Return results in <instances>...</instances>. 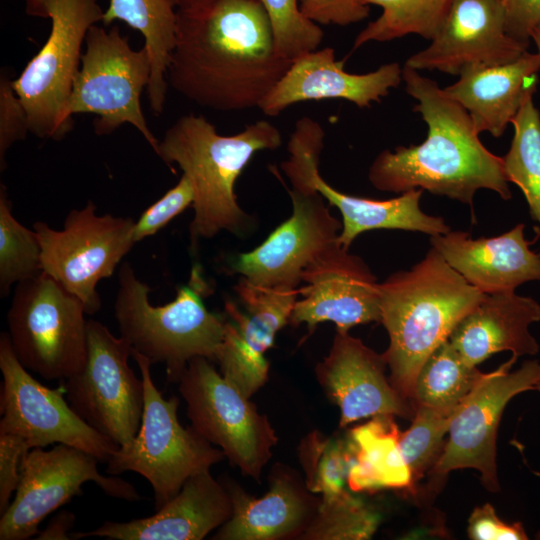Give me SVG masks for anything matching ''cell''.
Segmentation results:
<instances>
[{"label": "cell", "mask_w": 540, "mask_h": 540, "mask_svg": "<svg viewBox=\"0 0 540 540\" xmlns=\"http://www.w3.org/2000/svg\"><path fill=\"white\" fill-rule=\"evenodd\" d=\"M399 436L393 416L373 417L350 431L347 485L352 491L413 489V476L402 455Z\"/></svg>", "instance_id": "83f0119b"}, {"label": "cell", "mask_w": 540, "mask_h": 540, "mask_svg": "<svg viewBox=\"0 0 540 540\" xmlns=\"http://www.w3.org/2000/svg\"><path fill=\"white\" fill-rule=\"evenodd\" d=\"M85 306L53 277L40 272L17 284L7 314L19 362L45 380H66L87 359Z\"/></svg>", "instance_id": "ba28073f"}, {"label": "cell", "mask_w": 540, "mask_h": 540, "mask_svg": "<svg viewBox=\"0 0 540 540\" xmlns=\"http://www.w3.org/2000/svg\"><path fill=\"white\" fill-rule=\"evenodd\" d=\"M528 47L506 32L501 0H453L431 44L405 66L459 76L469 68L512 62Z\"/></svg>", "instance_id": "ffe728a7"}, {"label": "cell", "mask_w": 540, "mask_h": 540, "mask_svg": "<svg viewBox=\"0 0 540 540\" xmlns=\"http://www.w3.org/2000/svg\"><path fill=\"white\" fill-rule=\"evenodd\" d=\"M88 351L83 368L65 380L72 409L119 447L136 436L144 410V385L128 364L131 345L104 324L87 321Z\"/></svg>", "instance_id": "4fadbf2b"}, {"label": "cell", "mask_w": 540, "mask_h": 540, "mask_svg": "<svg viewBox=\"0 0 540 540\" xmlns=\"http://www.w3.org/2000/svg\"><path fill=\"white\" fill-rule=\"evenodd\" d=\"M515 357L489 372L486 379L455 411L448 439L431 472L443 477L453 470L471 468L480 473L488 491L497 492V430L507 403L516 395L534 390L540 380V363L526 360L510 371Z\"/></svg>", "instance_id": "2e32d148"}, {"label": "cell", "mask_w": 540, "mask_h": 540, "mask_svg": "<svg viewBox=\"0 0 540 540\" xmlns=\"http://www.w3.org/2000/svg\"><path fill=\"white\" fill-rule=\"evenodd\" d=\"M178 389L193 429L219 446L242 474L259 481L278 441L268 418L205 357L188 362Z\"/></svg>", "instance_id": "30bf717a"}, {"label": "cell", "mask_w": 540, "mask_h": 540, "mask_svg": "<svg viewBox=\"0 0 540 540\" xmlns=\"http://www.w3.org/2000/svg\"><path fill=\"white\" fill-rule=\"evenodd\" d=\"M245 312L225 302L226 319L222 344L215 362L221 374L250 398L266 382L269 363L264 353L276 334L290 322L299 289L266 288L244 278L234 286Z\"/></svg>", "instance_id": "ac0fdd59"}, {"label": "cell", "mask_w": 540, "mask_h": 540, "mask_svg": "<svg viewBox=\"0 0 540 540\" xmlns=\"http://www.w3.org/2000/svg\"><path fill=\"white\" fill-rule=\"evenodd\" d=\"M378 522L377 514L345 489L321 498L314 519L299 539H368L377 529Z\"/></svg>", "instance_id": "836d02e7"}, {"label": "cell", "mask_w": 540, "mask_h": 540, "mask_svg": "<svg viewBox=\"0 0 540 540\" xmlns=\"http://www.w3.org/2000/svg\"><path fill=\"white\" fill-rule=\"evenodd\" d=\"M290 324L313 330L333 322L337 331L349 332L360 324L380 322L379 283L367 264L339 242L328 248L302 275Z\"/></svg>", "instance_id": "d6986e66"}, {"label": "cell", "mask_w": 540, "mask_h": 540, "mask_svg": "<svg viewBox=\"0 0 540 540\" xmlns=\"http://www.w3.org/2000/svg\"><path fill=\"white\" fill-rule=\"evenodd\" d=\"M468 536L473 540H526L521 522L507 523L500 519L489 503L476 507L468 520Z\"/></svg>", "instance_id": "b9f144b4"}, {"label": "cell", "mask_w": 540, "mask_h": 540, "mask_svg": "<svg viewBox=\"0 0 540 540\" xmlns=\"http://www.w3.org/2000/svg\"><path fill=\"white\" fill-rule=\"evenodd\" d=\"M75 522V515L69 511H61L56 514L44 530L38 532V540H69V531Z\"/></svg>", "instance_id": "ee69618b"}, {"label": "cell", "mask_w": 540, "mask_h": 540, "mask_svg": "<svg viewBox=\"0 0 540 540\" xmlns=\"http://www.w3.org/2000/svg\"><path fill=\"white\" fill-rule=\"evenodd\" d=\"M375 4L382 14L356 36L353 49L370 41L385 42L408 34L432 40L451 7L453 0H361Z\"/></svg>", "instance_id": "4dcf8cb0"}, {"label": "cell", "mask_w": 540, "mask_h": 540, "mask_svg": "<svg viewBox=\"0 0 540 540\" xmlns=\"http://www.w3.org/2000/svg\"><path fill=\"white\" fill-rule=\"evenodd\" d=\"M458 408L415 406L410 427L399 436L400 449L414 483L431 470L439 458L450 421Z\"/></svg>", "instance_id": "d590c367"}, {"label": "cell", "mask_w": 540, "mask_h": 540, "mask_svg": "<svg viewBox=\"0 0 540 540\" xmlns=\"http://www.w3.org/2000/svg\"><path fill=\"white\" fill-rule=\"evenodd\" d=\"M302 13L319 24L346 26L369 16V5L361 0H299Z\"/></svg>", "instance_id": "ab89813d"}, {"label": "cell", "mask_w": 540, "mask_h": 540, "mask_svg": "<svg viewBox=\"0 0 540 540\" xmlns=\"http://www.w3.org/2000/svg\"><path fill=\"white\" fill-rule=\"evenodd\" d=\"M484 296L433 247L411 269L379 283L380 323L389 337L383 355L389 380L404 398L412 402L424 362Z\"/></svg>", "instance_id": "3957f363"}, {"label": "cell", "mask_w": 540, "mask_h": 540, "mask_svg": "<svg viewBox=\"0 0 540 540\" xmlns=\"http://www.w3.org/2000/svg\"><path fill=\"white\" fill-rule=\"evenodd\" d=\"M539 69V54L525 51L506 64L466 69L444 90L466 109L478 133L500 137L536 91Z\"/></svg>", "instance_id": "4316f807"}, {"label": "cell", "mask_w": 540, "mask_h": 540, "mask_svg": "<svg viewBox=\"0 0 540 540\" xmlns=\"http://www.w3.org/2000/svg\"><path fill=\"white\" fill-rule=\"evenodd\" d=\"M144 385V410L140 428L133 441L119 447L107 461L106 471H127L142 475L152 486L155 509L161 508L182 488L192 475L210 471L223 460L224 453L213 448L192 426L183 427L177 416L179 399H166L155 386L144 355L132 349Z\"/></svg>", "instance_id": "52a82bcc"}, {"label": "cell", "mask_w": 540, "mask_h": 540, "mask_svg": "<svg viewBox=\"0 0 540 540\" xmlns=\"http://www.w3.org/2000/svg\"><path fill=\"white\" fill-rule=\"evenodd\" d=\"M324 137L320 123L307 116L300 118L288 141L289 158L281 163V169L291 188L318 191L330 206L339 210L342 229L338 242L343 248L349 249L358 235L371 230H404L430 236L451 230L442 217L421 210V189H411L388 200H375L345 194L329 185L319 171Z\"/></svg>", "instance_id": "7c38bea8"}, {"label": "cell", "mask_w": 540, "mask_h": 540, "mask_svg": "<svg viewBox=\"0 0 540 540\" xmlns=\"http://www.w3.org/2000/svg\"><path fill=\"white\" fill-rule=\"evenodd\" d=\"M523 223L504 234L473 239L463 231L431 236L432 247L465 280L484 294L515 291L540 280V252L530 250Z\"/></svg>", "instance_id": "cb8c5ba5"}, {"label": "cell", "mask_w": 540, "mask_h": 540, "mask_svg": "<svg viewBox=\"0 0 540 540\" xmlns=\"http://www.w3.org/2000/svg\"><path fill=\"white\" fill-rule=\"evenodd\" d=\"M42 272L41 245L35 230L22 225L13 215L6 187L0 186V295L11 286Z\"/></svg>", "instance_id": "d6a6232c"}, {"label": "cell", "mask_w": 540, "mask_h": 540, "mask_svg": "<svg viewBox=\"0 0 540 540\" xmlns=\"http://www.w3.org/2000/svg\"><path fill=\"white\" fill-rule=\"evenodd\" d=\"M532 97L526 99L511 122L514 136L502 159L508 181L523 192L540 230V113Z\"/></svg>", "instance_id": "1f68e13d"}, {"label": "cell", "mask_w": 540, "mask_h": 540, "mask_svg": "<svg viewBox=\"0 0 540 540\" xmlns=\"http://www.w3.org/2000/svg\"><path fill=\"white\" fill-rule=\"evenodd\" d=\"M12 79L0 76V168L6 167V153L30 132L26 110L13 87Z\"/></svg>", "instance_id": "f35d334b"}, {"label": "cell", "mask_w": 540, "mask_h": 540, "mask_svg": "<svg viewBox=\"0 0 540 540\" xmlns=\"http://www.w3.org/2000/svg\"><path fill=\"white\" fill-rule=\"evenodd\" d=\"M292 213L256 248L240 253L231 271L253 285L298 289L302 275L338 242L342 222L335 218L318 191L288 189Z\"/></svg>", "instance_id": "e0dca14e"}, {"label": "cell", "mask_w": 540, "mask_h": 540, "mask_svg": "<svg viewBox=\"0 0 540 540\" xmlns=\"http://www.w3.org/2000/svg\"><path fill=\"white\" fill-rule=\"evenodd\" d=\"M123 21L144 37V47L151 64V77L146 88L151 109L164 110L167 73L176 44L177 8L172 0H109L102 22Z\"/></svg>", "instance_id": "f1b7e54d"}, {"label": "cell", "mask_w": 540, "mask_h": 540, "mask_svg": "<svg viewBox=\"0 0 540 540\" xmlns=\"http://www.w3.org/2000/svg\"><path fill=\"white\" fill-rule=\"evenodd\" d=\"M233 505L230 519L213 539L278 540L300 538L314 519L321 502L293 472L273 471L270 489L261 498L247 494L238 484L224 483Z\"/></svg>", "instance_id": "d4e9b609"}, {"label": "cell", "mask_w": 540, "mask_h": 540, "mask_svg": "<svg viewBox=\"0 0 540 540\" xmlns=\"http://www.w3.org/2000/svg\"><path fill=\"white\" fill-rule=\"evenodd\" d=\"M118 278L114 316L120 336L152 364H164L170 382L178 383L195 357L215 361L226 317L206 308L203 297L210 287L199 265L192 268L188 283L177 289L175 299L160 306L151 304V289L128 262L121 265Z\"/></svg>", "instance_id": "5b68a950"}, {"label": "cell", "mask_w": 540, "mask_h": 540, "mask_svg": "<svg viewBox=\"0 0 540 540\" xmlns=\"http://www.w3.org/2000/svg\"><path fill=\"white\" fill-rule=\"evenodd\" d=\"M193 201V187L189 179L182 175L174 187L143 211L139 219L135 221V241L138 242L156 234L186 208L192 206Z\"/></svg>", "instance_id": "74e56055"}, {"label": "cell", "mask_w": 540, "mask_h": 540, "mask_svg": "<svg viewBox=\"0 0 540 540\" xmlns=\"http://www.w3.org/2000/svg\"><path fill=\"white\" fill-rule=\"evenodd\" d=\"M174 5L178 9H189L204 5L213 0H172Z\"/></svg>", "instance_id": "f6af8a7d"}, {"label": "cell", "mask_w": 540, "mask_h": 540, "mask_svg": "<svg viewBox=\"0 0 540 540\" xmlns=\"http://www.w3.org/2000/svg\"><path fill=\"white\" fill-rule=\"evenodd\" d=\"M151 77V64L143 46L133 49L117 26L107 30L93 25L85 39V51L74 78L66 117L92 113L95 132L109 134L123 124L134 126L157 152L159 140L148 127L141 94Z\"/></svg>", "instance_id": "9c48e42d"}, {"label": "cell", "mask_w": 540, "mask_h": 540, "mask_svg": "<svg viewBox=\"0 0 540 540\" xmlns=\"http://www.w3.org/2000/svg\"><path fill=\"white\" fill-rule=\"evenodd\" d=\"M232 512V500L224 484L204 471L189 477L155 514L127 522L106 521L92 531L71 533V538L201 540L226 523Z\"/></svg>", "instance_id": "603a6c76"}, {"label": "cell", "mask_w": 540, "mask_h": 540, "mask_svg": "<svg viewBox=\"0 0 540 540\" xmlns=\"http://www.w3.org/2000/svg\"><path fill=\"white\" fill-rule=\"evenodd\" d=\"M402 80L406 92L418 101L414 110L428 126L427 138L419 145L380 152L368 172L373 187L393 193L426 190L471 208L479 189L509 200L503 159L482 144L466 109L416 69L404 65Z\"/></svg>", "instance_id": "7a4b0ae2"}, {"label": "cell", "mask_w": 540, "mask_h": 540, "mask_svg": "<svg viewBox=\"0 0 540 540\" xmlns=\"http://www.w3.org/2000/svg\"><path fill=\"white\" fill-rule=\"evenodd\" d=\"M31 448L22 437L0 433V514L10 505L20 479V463Z\"/></svg>", "instance_id": "60d3db41"}, {"label": "cell", "mask_w": 540, "mask_h": 540, "mask_svg": "<svg viewBox=\"0 0 540 540\" xmlns=\"http://www.w3.org/2000/svg\"><path fill=\"white\" fill-rule=\"evenodd\" d=\"M26 13L48 18L50 34L22 73L12 81L24 106L30 133L61 140L72 128L66 107L80 68L89 29L102 21L98 0H25Z\"/></svg>", "instance_id": "8992f818"}, {"label": "cell", "mask_w": 540, "mask_h": 540, "mask_svg": "<svg viewBox=\"0 0 540 540\" xmlns=\"http://www.w3.org/2000/svg\"><path fill=\"white\" fill-rule=\"evenodd\" d=\"M401 81L402 68L396 62L366 74L348 73L344 61L335 58L334 49L326 47L293 61L258 108L272 117L292 104L305 101L344 99L365 108L379 102Z\"/></svg>", "instance_id": "7402d4cb"}, {"label": "cell", "mask_w": 540, "mask_h": 540, "mask_svg": "<svg viewBox=\"0 0 540 540\" xmlns=\"http://www.w3.org/2000/svg\"><path fill=\"white\" fill-rule=\"evenodd\" d=\"M534 390L540 392V380L536 383Z\"/></svg>", "instance_id": "7dc6e473"}, {"label": "cell", "mask_w": 540, "mask_h": 540, "mask_svg": "<svg viewBox=\"0 0 540 540\" xmlns=\"http://www.w3.org/2000/svg\"><path fill=\"white\" fill-rule=\"evenodd\" d=\"M299 451L305 485L312 493L330 497L345 490L351 459L347 439L312 432L302 440Z\"/></svg>", "instance_id": "e575fe53"}, {"label": "cell", "mask_w": 540, "mask_h": 540, "mask_svg": "<svg viewBox=\"0 0 540 540\" xmlns=\"http://www.w3.org/2000/svg\"><path fill=\"white\" fill-rule=\"evenodd\" d=\"M387 362L349 332L337 331L328 355L317 364L316 378L340 411L341 427L377 416L412 419L414 405L386 376Z\"/></svg>", "instance_id": "44dd1931"}, {"label": "cell", "mask_w": 540, "mask_h": 540, "mask_svg": "<svg viewBox=\"0 0 540 540\" xmlns=\"http://www.w3.org/2000/svg\"><path fill=\"white\" fill-rule=\"evenodd\" d=\"M281 144L280 130L267 120L225 136L206 118L191 113L166 130L156 154L167 165L177 164L193 187L194 216L189 226L193 247L199 239L222 231L245 232L251 217L237 201L235 183L255 153Z\"/></svg>", "instance_id": "277c9868"}, {"label": "cell", "mask_w": 540, "mask_h": 540, "mask_svg": "<svg viewBox=\"0 0 540 540\" xmlns=\"http://www.w3.org/2000/svg\"><path fill=\"white\" fill-rule=\"evenodd\" d=\"M134 224L129 217L96 214L92 201L82 209L71 210L62 230L35 222L42 271L76 295L86 314H95L101 308L96 287L102 279L112 276L136 243Z\"/></svg>", "instance_id": "8fae6325"}, {"label": "cell", "mask_w": 540, "mask_h": 540, "mask_svg": "<svg viewBox=\"0 0 540 540\" xmlns=\"http://www.w3.org/2000/svg\"><path fill=\"white\" fill-rule=\"evenodd\" d=\"M265 9L278 53L293 62L316 50L324 33L300 9L299 0H259Z\"/></svg>", "instance_id": "8d00e7d4"}, {"label": "cell", "mask_w": 540, "mask_h": 540, "mask_svg": "<svg viewBox=\"0 0 540 540\" xmlns=\"http://www.w3.org/2000/svg\"><path fill=\"white\" fill-rule=\"evenodd\" d=\"M540 321V304L515 291L485 294L452 331L449 341L471 365L509 351L512 356H534L539 344L529 331Z\"/></svg>", "instance_id": "484cf974"}, {"label": "cell", "mask_w": 540, "mask_h": 540, "mask_svg": "<svg viewBox=\"0 0 540 540\" xmlns=\"http://www.w3.org/2000/svg\"><path fill=\"white\" fill-rule=\"evenodd\" d=\"M291 64L278 53L259 0H213L177 10L168 84L202 107L258 108Z\"/></svg>", "instance_id": "6da1fadb"}, {"label": "cell", "mask_w": 540, "mask_h": 540, "mask_svg": "<svg viewBox=\"0 0 540 540\" xmlns=\"http://www.w3.org/2000/svg\"><path fill=\"white\" fill-rule=\"evenodd\" d=\"M488 374L469 364L448 339L432 352L416 376L414 408H458Z\"/></svg>", "instance_id": "f546056e"}, {"label": "cell", "mask_w": 540, "mask_h": 540, "mask_svg": "<svg viewBox=\"0 0 540 540\" xmlns=\"http://www.w3.org/2000/svg\"><path fill=\"white\" fill-rule=\"evenodd\" d=\"M2 372L0 433L15 434L30 448L65 444L107 462L119 446L86 423L64 398V387L51 389L19 362L7 332L0 336Z\"/></svg>", "instance_id": "9a60e30c"}, {"label": "cell", "mask_w": 540, "mask_h": 540, "mask_svg": "<svg viewBox=\"0 0 540 540\" xmlns=\"http://www.w3.org/2000/svg\"><path fill=\"white\" fill-rule=\"evenodd\" d=\"M505 12L506 32L529 45L532 32L540 25V0H501Z\"/></svg>", "instance_id": "7bdbcfd3"}, {"label": "cell", "mask_w": 540, "mask_h": 540, "mask_svg": "<svg viewBox=\"0 0 540 540\" xmlns=\"http://www.w3.org/2000/svg\"><path fill=\"white\" fill-rule=\"evenodd\" d=\"M92 454L65 444L27 451L20 463L15 496L0 518V540H26L38 534L39 524L52 512L95 482L107 495L126 501L141 497L134 486L119 477L99 473Z\"/></svg>", "instance_id": "5bb4252c"}, {"label": "cell", "mask_w": 540, "mask_h": 540, "mask_svg": "<svg viewBox=\"0 0 540 540\" xmlns=\"http://www.w3.org/2000/svg\"><path fill=\"white\" fill-rule=\"evenodd\" d=\"M531 39L535 42L538 50V54L540 56V25L537 26L534 31L532 32Z\"/></svg>", "instance_id": "bcb514c9"}]
</instances>
